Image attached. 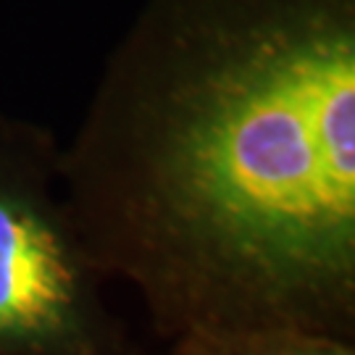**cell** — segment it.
<instances>
[{
    "instance_id": "cell-1",
    "label": "cell",
    "mask_w": 355,
    "mask_h": 355,
    "mask_svg": "<svg viewBox=\"0 0 355 355\" xmlns=\"http://www.w3.org/2000/svg\"><path fill=\"white\" fill-rule=\"evenodd\" d=\"M61 192L164 340L355 337V0H148Z\"/></svg>"
},
{
    "instance_id": "cell-2",
    "label": "cell",
    "mask_w": 355,
    "mask_h": 355,
    "mask_svg": "<svg viewBox=\"0 0 355 355\" xmlns=\"http://www.w3.org/2000/svg\"><path fill=\"white\" fill-rule=\"evenodd\" d=\"M58 161L51 129L0 116V355H142L103 300Z\"/></svg>"
},
{
    "instance_id": "cell-3",
    "label": "cell",
    "mask_w": 355,
    "mask_h": 355,
    "mask_svg": "<svg viewBox=\"0 0 355 355\" xmlns=\"http://www.w3.org/2000/svg\"><path fill=\"white\" fill-rule=\"evenodd\" d=\"M227 355H355L353 340L300 329L250 331L232 343H218Z\"/></svg>"
},
{
    "instance_id": "cell-4",
    "label": "cell",
    "mask_w": 355,
    "mask_h": 355,
    "mask_svg": "<svg viewBox=\"0 0 355 355\" xmlns=\"http://www.w3.org/2000/svg\"><path fill=\"white\" fill-rule=\"evenodd\" d=\"M168 355H227V350L205 337H179Z\"/></svg>"
}]
</instances>
